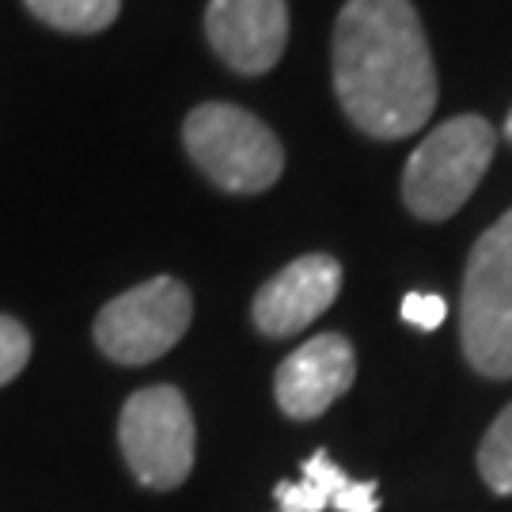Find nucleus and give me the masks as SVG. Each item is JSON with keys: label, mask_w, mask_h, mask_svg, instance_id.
<instances>
[{"label": "nucleus", "mask_w": 512, "mask_h": 512, "mask_svg": "<svg viewBox=\"0 0 512 512\" xmlns=\"http://www.w3.org/2000/svg\"><path fill=\"white\" fill-rule=\"evenodd\" d=\"M23 4L46 27L69 31V35H95L122 12V0H23Z\"/></svg>", "instance_id": "11"}, {"label": "nucleus", "mask_w": 512, "mask_h": 512, "mask_svg": "<svg viewBox=\"0 0 512 512\" xmlns=\"http://www.w3.org/2000/svg\"><path fill=\"white\" fill-rule=\"evenodd\" d=\"M205 35L232 73L262 76L285 54L289 4L285 0H209Z\"/></svg>", "instance_id": "7"}, {"label": "nucleus", "mask_w": 512, "mask_h": 512, "mask_svg": "<svg viewBox=\"0 0 512 512\" xmlns=\"http://www.w3.org/2000/svg\"><path fill=\"white\" fill-rule=\"evenodd\" d=\"M334 92L349 122L399 141L437 110V69L410 0H346L334 23Z\"/></svg>", "instance_id": "1"}, {"label": "nucleus", "mask_w": 512, "mask_h": 512, "mask_svg": "<svg viewBox=\"0 0 512 512\" xmlns=\"http://www.w3.org/2000/svg\"><path fill=\"white\" fill-rule=\"evenodd\" d=\"M342 266L330 255H304L274 274L255 296V327L266 338H289L315 323L338 300Z\"/></svg>", "instance_id": "9"}, {"label": "nucleus", "mask_w": 512, "mask_h": 512, "mask_svg": "<svg viewBox=\"0 0 512 512\" xmlns=\"http://www.w3.org/2000/svg\"><path fill=\"white\" fill-rule=\"evenodd\" d=\"M183 141L205 179L228 194H262L285 171V148L274 129L232 103H202L190 110Z\"/></svg>", "instance_id": "3"}, {"label": "nucleus", "mask_w": 512, "mask_h": 512, "mask_svg": "<svg viewBox=\"0 0 512 512\" xmlns=\"http://www.w3.org/2000/svg\"><path fill=\"white\" fill-rule=\"evenodd\" d=\"M505 133H509V141H512V110H509V122H505Z\"/></svg>", "instance_id": "16"}, {"label": "nucleus", "mask_w": 512, "mask_h": 512, "mask_svg": "<svg viewBox=\"0 0 512 512\" xmlns=\"http://www.w3.org/2000/svg\"><path fill=\"white\" fill-rule=\"evenodd\" d=\"M478 471L494 494H512V403L490 425L478 448Z\"/></svg>", "instance_id": "12"}, {"label": "nucleus", "mask_w": 512, "mask_h": 512, "mask_svg": "<svg viewBox=\"0 0 512 512\" xmlns=\"http://www.w3.org/2000/svg\"><path fill=\"white\" fill-rule=\"evenodd\" d=\"M330 509L342 512H380V501H376V482L372 478H361V482H349L342 494L334 497Z\"/></svg>", "instance_id": "15"}, {"label": "nucleus", "mask_w": 512, "mask_h": 512, "mask_svg": "<svg viewBox=\"0 0 512 512\" xmlns=\"http://www.w3.org/2000/svg\"><path fill=\"white\" fill-rule=\"evenodd\" d=\"M27 361H31V334H27V327L12 315H0V387L12 384L27 368Z\"/></svg>", "instance_id": "13"}, {"label": "nucleus", "mask_w": 512, "mask_h": 512, "mask_svg": "<svg viewBox=\"0 0 512 512\" xmlns=\"http://www.w3.org/2000/svg\"><path fill=\"white\" fill-rule=\"evenodd\" d=\"M118 444L133 478L148 490L183 486L194 467V414L171 384L129 395L118 418Z\"/></svg>", "instance_id": "5"}, {"label": "nucleus", "mask_w": 512, "mask_h": 512, "mask_svg": "<svg viewBox=\"0 0 512 512\" xmlns=\"http://www.w3.org/2000/svg\"><path fill=\"white\" fill-rule=\"evenodd\" d=\"M194 300L175 277H152L145 285L114 296L95 319V346L118 365H148L179 346L190 327Z\"/></svg>", "instance_id": "6"}, {"label": "nucleus", "mask_w": 512, "mask_h": 512, "mask_svg": "<svg viewBox=\"0 0 512 512\" xmlns=\"http://www.w3.org/2000/svg\"><path fill=\"white\" fill-rule=\"evenodd\" d=\"M357 376V357L342 334H315L311 342L289 353L274 376L277 406L289 418H319L338 403Z\"/></svg>", "instance_id": "8"}, {"label": "nucleus", "mask_w": 512, "mask_h": 512, "mask_svg": "<svg viewBox=\"0 0 512 512\" xmlns=\"http://www.w3.org/2000/svg\"><path fill=\"white\" fill-rule=\"evenodd\" d=\"M353 478L327 456V452H315L304 463V478L296 482H281L274 490L277 512H327L334 505V497L346 490Z\"/></svg>", "instance_id": "10"}, {"label": "nucleus", "mask_w": 512, "mask_h": 512, "mask_svg": "<svg viewBox=\"0 0 512 512\" xmlns=\"http://www.w3.org/2000/svg\"><path fill=\"white\" fill-rule=\"evenodd\" d=\"M497 133L478 114H459L437 126L403 171V202L421 220H448L475 194L494 160Z\"/></svg>", "instance_id": "4"}, {"label": "nucleus", "mask_w": 512, "mask_h": 512, "mask_svg": "<svg viewBox=\"0 0 512 512\" xmlns=\"http://www.w3.org/2000/svg\"><path fill=\"white\" fill-rule=\"evenodd\" d=\"M459 338L475 372L490 380L512 376V209L486 228L463 274Z\"/></svg>", "instance_id": "2"}, {"label": "nucleus", "mask_w": 512, "mask_h": 512, "mask_svg": "<svg viewBox=\"0 0 512 512\" xmlns=\"http://www.w3.org/2000/svg\"><path fill=\"white\" fill-rule=\"evenodd\" d=\"M444 315H448V304H444V296H437V293H406L403 319L410 323V327L437 330L440 323H444Z\"/></svg>", "instance_id": "14"}]
</instances>
